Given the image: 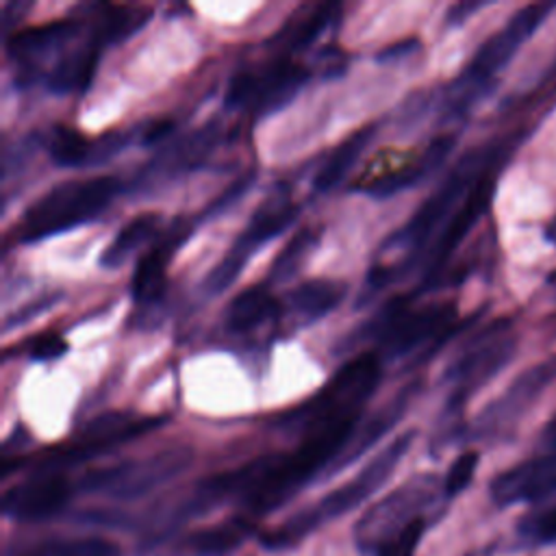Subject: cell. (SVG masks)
<instances>
[{"label":"cell","mask_w":556,"mask_h":556,"mask_svg":"<svg viewBox=\"0 0 556 556\" xmlns=\"http://www.w3.org/2000/svg\"><path fill=\"white\" fill-rule=\"evenodd\" d=\"M189 232H191V222L180 219L176 226L167 228L146 254H141V258L135 265L132 280H130V291H132L135 302L150 304L163 295L165 282H167L165 280L167 263H169L172 254L185 243Z\"/></svg>","instance_id":"cell-18"},{"label":"cell","mask_w":556,"mask_h":556,"mask_svg":"<svg viewBox=\"0 0 556 556\" xmlns=\"http://www.w3.org/2000/svg\"><path fill=\"white\" fill-rule=\"evenodd\" d=\"M541 441H543V445H545L549 452H556V415H554V417L547 421V426L543 428Z\"/></svg>","instance_id":"cell-36"},{"label":"cell","mask_w":556,"mask_h":556,"mask_svg":"<svg viewBox=\"0 0 556 556\" xmlns=\"http://www.w3.org/2000/svg\"><path fill=\"white\" fill-rule=\"evenodd\" d=\"M102 13L96 17L93 35L100 39L102 46L117 43L139 30L152 15L148 7H122V4H106L100 7Z\"/></svg>","instance_id":"cell-28"},{"label":"cell","mask_w":556,"mask_h":556,"mask_svg":"<svg viewBox=\"0 0 556 556\" xmlns=\"http://www.w3.org/2000/svg\"><path fill=\"white\" fill-rule=\"evenodd\" d=\"M476 467H478V454L476 452H463L460 456H456V460L450 465L447 469V476L443 480V493L447 497H454L458 493H463L473 473H476Z\"/></svg>","instance_id":"cell-32"},{"label":"cell","mask_w":556,"mask_h":556,"mask_svg":"<svg viewBox=\"0 0 556 556\" xmlns=\"http://www.w3.org/2000/svg\"><path fill=\"white\" fill-rule=\"evenodd\" d=\"M280 304L269 291V285L258 282L239 291L226 306L224 326L232 334H243L265 324L278 313Z\"/></svg>","instance_id":"cell-21"},{"label":"cell","mask_w":556,"mask_h":556,"mask_svg":"<svg viewBox=\"0 0 556 556\" xmlns=\"http://www.w3.org/2000/svg\"><path fill=\"white\" fill-rule=\"evenodd\" d=\"M489 491L497 506L541 504L556 497V452H545L508 467L493 478Z\"/></svg>","instance_id":"cell-14"},{"label":"cell","mask_w":556,"mask_h":556,"mask_svg":"<svg viewBox=\"0 0 556 556\" xmlns=\"http://www.w3.org/2000/svg\"><path fill=\"white\" fill-rule=\"evenodd\" d=\"M163 215L156 211H143L130 217L117 235L111 239V243L100 254V267L104 269H117L122 267L141 245L152 241L161 232Z\"/></svg>","instance_id":"cell-23"},{"label":"cell","mask_w":556,"mask_h":556,"mask_svg":"<svg viewBox=\"0 0 556 556\" xmlns=\"http://www.w3.org/2000/svg\"><path fill=\"white\" fill-rule=\"evenodd\" d=\"M126 141V132H111L91 139L72 126L56 124L46 139V148L50 159L61 167H91L113 159V154L122 150Z\"/></svg>","instance_id":"cell-17"},{"label":"cell","mask_w":556,"mask_h":556,"mask_svg":"<svg viewBox=\"0 0 556 556\" xmlns=\"http://www.w3.org/2000/svg\"><path fill=\"white\" fill-rule=\"evenodd\" d=\"M495 172H497V167H493L480 176V180L471 187L467 198L460 202V206L454 211L447 226L434 241V248L428 256V267L424 274V289L434 287V282L441 276L452 252L467 237V232L473 228V224L486 213V208L493 200V193H495Z\"/></svg>","instance_id":"cell-15"},{"label":"cell","mask_w":556,"mask_h":556,"mask_svg":"<svg viewBox=\"0 0 556 556\" xmlns=\"http://www.w3.org/2000/svg\"><path fill=\"white\" fill-rule=\"evenodd\" d=\"M415 439V430H406L397 434L382 452H378L358 473H354L348 482L339 484L330 493H326L315 504L302 508L278 528L263 536L265 549H289L304 541L311 532L319 530L324 523L343 517L345 513L358 508L365 500H369L395 471L400 460L406 456Z\"/></svg>","instance_id":"cell-1"},{"label":"cell","mask_w":556,"mask_h":556,"mask_svg":"<svg viewBox=\"0 0 556 556\" xmlns=\"http://www.w3.org/2000/svg\"><path fill=\"white\" fill-rule=\"evenodd\" d=\"M517 530L528 543H554L556 541V497L534 504V508L526 517H521Z\"/></svg>","instance_id":"cell-30"},{"label":"cell","mask_w":556,"mask_h":556,"mask_svg":"<svg viewBox=\"0 0 556 556\" xmlns=\"http://www.w3.org/2000/svg\"><path fill=\"white\" fill-rule=\"evenodd\" d=\"M26 556H119V549L102 536H72L41 543Z\"/></svg>","instance_id":"cell-29"},{"label":"cell","mask_w":556,"mask_h":556,"mask_svg":"<svg viewBox=\"0 0 556 556\" xmlns=\"http://www.w3.org/2000/svg\"><path fill=\"white\" fill-rule=\"evenodd\" d=\"M556 378V358L543 361L521 371L478 417L480 432H495L521 419V415L536 402V397Z\"/></svg>","instance_id":"cell-16"},{"label":"cell","mask_w":556,"mask_h":556,"mask_svg":"<svg viewBox=\"0 0 556 556\" xmlns=\"http://www.w3.org/2000/svg\"><path fill=\"white\" fill-rule=\"evenodd\" d=\"M298 215H300V206L291 202L285 191L267 195L250 217L243 232L235 239L232 248L224 254V261H219L206 274L202 282V291L206 295H219L222 291H226L243 271L252 254L261 245H265L267 241L285 232L295 222Z\"/></svg>","instance_id":"cell-7"},{"label":"cell","mask_w":556,"mask_h":556,"mask_svg":"<svg viewBox=\"0 0 556 556\" xmlns=\"http://www.w3.org/2000/svg\"><path fill=\"white\" fill-rule=\"evenodd\" d=\"M504 150L495 146H482L473 148L467 154L460 156V161L452 167V172L445 176V180L437 187L434 193H430L421 206L413 213V217L404 224L402 230H397L389 245H402L410 254L421 252V248L428 243L437 226L450 215V211L467 198L471 187L480 180V176L502 161Z\"/></svg>","instance_id":"cell-5"},{"label":"cell","mask_w":556,"mask_h":556,"mask_svg":"<svg viewBox=\"0 0 556 556\" xmlns=\"http://www.w3.org/2000/svg\"><path fill=\"white\" fill-rule=\"evenodd\" d=\"M413 391H415V384L404 387V389L397 391L382 408H378L363 426H358L356 432L352 434L348 447H345L343 454L334 460V465H332L330 471H332V473H334V471H341L343 467H348L350 463H354L358 456H363L374 443H378V439L384 437V434L397 424V419L402 417V413H404L406 406H408V400H410ZM330 471H328V473H330Z\"/></svg>","instance_id":"cell-20"},{"label":"cell","mask_w":556,"mask_h":556,"mask_svg":"<svg viewBox=\"0 0 556 556\" xmlns=\"http://www.w3.org/2000/svg\"><path fill=\"white\" fill-rule=\"evenodd\" d=\"M547 85H549V87H554V89H556V63H554V65H552V72H549V74H547Z\"/></svg>","instance_id":"cell-37"},{"label":"cell","mask_w":556,"mask_h":556,"mask_svg":"<svg viewBox=\"0 0 556 556\" xmlns=\"http://www.w3.org/2000/svg\"><path fill=\"white\" fill-rule=\"evenodd\" d=\"M83 22L76 17H61L39 26H28L7 39V56L15 67V83L30 85L39 78L46 59L63 50L78 37Z\"/></svg>","instance_id":"cell-12"},{"label":"cell","mask_w":556,"mask_h":556,"mask_svg":"<svg viewBox=\"0 0 556 556\" xmlns=\"http://www.w3.org/2000/svg\"><path fill=\"white\" fill-rule=\"evenodd\" d=\"M515 350L517 339L508 319H497L484 328V332H480L445 371V380L452 382L450 406H463L469 395H473L508 365Z\"/></svg>","instance_id":"cell-10"},{"label":"cell","mask_w":556,"mask_h":556,"mask_svg":"<svg viewBox=\"0 0 556 556\" xmlns=\"http://www.w3.org/2000/svg\"><path fill=\"white\" fill-rule=\"evenodd\" d=\"M484 7V2H458L454 7L447 9V15H445V22L452 24V26H458L463 24L471 13L480 11Z\"/></svg>","instance_id":"cell-34"},{"label":"cell","mask_w":556,"mask_h":556,"mask_svg":"<svg viewBox=\"0 0 556 556\" xmlns=\"http://www.w3.org/2000/svg\"><path fill=\"white\" fill-rule=\"evenodd\" d=\"M191 458L193 454L189 447L163 450L146 458L124 460L111 467L93 469L83 476L80 489L117 500H135L185 471Z\"/></svg>","instance_id":"cell-9"},{"label":"cell","mask_w":556,"mask_h":556,"mask_svg":"<svg viewBox=\"0 0 556 556\" xmlns=\"http://www.w3.org/2000/svg\"><path fill=\"white\" fill-rule=\"evenodd\" d=\"M319 237H321L319 228H313V226L300 228L271 261L267 276H265V285L285 282V280H291L293 276H298L302 271V267L306 265V258L311 256V252L317 248Z\"/></svg>","instance_id":"cell-26"},{"label":"cell","mask_w":556,"mask_h":556,"mask_svg":"<svg viewBox=\"0 0 556 556\" xmlns=\"http://www.w3.org/2000/svg\"><path fill=\"white\" fill-rule=\"evenodd\" d=\"M341 4L334 2H324L313 7L304 17L291 20L280 33H278V43L287 48V52H298L308 48L330 24L339 20Z\"/></svg>","instance_id":"cell-27"},{"label":"cell","mask_w":556,"mask_h":556,"mask_svg":"<svg viewBox=\"0 0 556 556\" xmlns=\"http://www.w3.org/2000/svg\"><path fill=\"white\" fill-rule=\"evenodd\" d=\"M254 532L248 517H235L187 536L185 547L191 556H232Z\"/></svg>","instance_id":"cell-25"},{"label":"cell","mask_w":556,"mask_h":556,"mask_svg":"<svg viewBox=\"0 0 556 556\" xmlns=\"http://www.w3.org/2000/svg\"><path fill=\"white\" fill-rule=\"evenodd\" d=\"M382 365L376 352H363L348 361L311 400L280 417L282 426L302 434L317 426L337 421H358L365 402L378 387Z\"/></svg>","instance_id":"cell-4"},{"label":"cell","mask_w":556,"mask_h":556,"mask_svg":"<svg viewBox=\"0 0 556 556\" xmlns=\"http://www.w3.org/2000/svg\"><path fill=\"white\" fill-rule=\"evenodd\" d=\"M102 48L104 46L100 43V39L91 35L89 41L78 43L67 52H61L56 63L46 74L48 89L54 93H74L87 89L96 74Z\"/></svg>","instance_id":"cell-19"},{"label":"cell","mask_w":556,"mask_h":556,"mask_svg":"<svg viewBox=\"0 0 556 556\" xmlns=\"http://www.w3.org/2000/svg\"><path fill=\"white\" fill-rule=\"evenodd\" d=\"M410 295L393 298L369 324L367 337L378 339L384 352L400 356L428 343L426 358L454 332L456 308L452 302L428 304L424 308L408 306Z\"/></svg>","instance_id":"cell-6"},{"label":"cell","mask_w":556,"mask_h":556,"mask_svg":"<svg viewBox=\"0 0 556 556\" xmlns=\"http://www.w3.org/2000/svg\"><path fill=\"white\" fill-rule=\"evenodd\" d=\"M434 497L432 476H413L402 486L393 489L389 495L378 500L365 510L354 528L356 545L363 552H374L393 534L404 530L415 521L421 508H426Z\"/></svg>","instance_id":"cell-11"},{"label":"cell","mask_w":556,"mask_h":556,"mask_svg":"<svg viewBox=\"0 0 556 556\" xmlns=\"http://www.w3.org/2000/svg\"><path fill=\"white\" fill-rule=\"evenodd\" d=\"M122 191L115 176L63 180L37 198L15 226V241L37 243L96 219Z\"/></svg>","instance_id":"cell-2"},{"label":"cell","mask_w":556,"mask_h":556,"mask_svg":"<svg viewBox=\"0 0 556 556\" xmlns=\"http://www.w3.org/2000/svg\"><path fill=\"white\" fill-rule=\"evenodd\" d=\"M424 530H426V519L417 517L404 530H400L397 534L387 539L376 549V556H413L415 549H417V543H419V539L424 534Z\"/></svg>","instance_id":"cell-31"},{"label":"cell","mask_w":556,"mask_h":556,"mask_svg":"<svg viewBox=\"0 0 556 556\" xmlns=\"http://www.w3.org/2000/svg\"><path fill=\"white\" fill-rule=\"evenodd\" d=\"M172 128H174V124H172L169 119H159V122L150 124V126L143 130L141 141H143L146 146H148V143H154V141H161L163 137H167V135L172 132Z\"/></svg>","instance_id":"cell-35"},{"label":"cell","mask_w":556,"mask_h":556,"mask_svg":"<svg viewBox=\"0 0 556 556\" xmlns=\"http://www.w3.org/2000/svg\"><path fill=\"white\" fill-rule=\"evenodd\" d=\"M348 285L343 280L332 278H311L298 282L289 295L287 306L291 313L302 317L304 321H315L334 311L345 298Z\"/></svg>","instance_id":"cell-22"},{"label":"cell","mask_w":556,"mask_h":556,"mask_svg":"<svg viewBox=\"0 0 556 556\" xmlns=\"http://www.w3.org/2000/svg\"><path fill=\"white\" fill-rule=\"evenodd\" d=\"M556 2H536L519 9L497 33H493L450 85L445 98V113L450 117L467 113V109L484 93L493 78L510 63L517 50L543 24Z\"/></svg>","instance_id":"cell-3"},{"label":"cell","mask_w":556,"mask_h":556,"mask_svg":"<svg viewBox=\"0 0 556 556\" xmlns=\"http://www.w3.org/2000/svg\"><path fill=\"white\" fill-rule=\"evenodd\" d=\"M308 78L311 70L285 54L256 67L237 72L228 83L224 104L228 109L267 115L289 104V100Z\"/></svg>","instance_id":"cell-8"},{"label":"cell","mask_w":556,"mask_h":556,"mask_svg":"<svg viewBox=\"0 0 556 556\" xmlns=\"http://www.w3.org/2000/svg\"><path fill=\"white\" fill-rule=\"evenodd\" d=\"M74 486L63 473H30L2 495V513L17 521H41L61 513Z\"/></svg>","instance_id":"cell-13"},{"label":"cell","mask_w":556,"mask_h":556,"mask_svg":"<svg viewBox=\"0 0 556 556\" xmlns=\"http://www.w3.org/2000/svg\"><path fill=\"white\" fill-rule=\"evenodd\" d=\"M70 350V343L59 332H41L30 339L28 343V356L33 361H54L63 356Z\"/></svg>","instance_id":"cell-33"},{"label":"cell","mask_w":556,"mask_h":556,"mask_svg":"<svg viewBox=\"0 0 556 556\" xmlns=\"http://www.w3.org/2000/svg\"><path fill=\"white\" fill-rule=\"evenodd\" d=\"M376 130H378V124H367V126L358 128L356 132H352L345 141H341L332 150V154L326 159V163L319 167V172L315 174L313 189L317 193H328L337 185H341L343 178L350 174V169L361 159V154L365 152V148L371 143Z\"/></svg>","instance_id":"cell-24"}]
</instances>
